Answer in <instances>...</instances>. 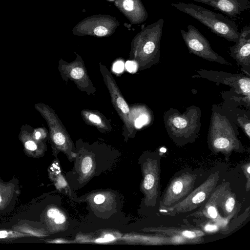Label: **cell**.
I'll use <instances>...</instances> for the list:
<instances>
[{"label": "cell", "mask_w": 250, "mask_h": 250, "mask_svg": "<svg viewBox=\"0 0 250 250\" xmlns=\"http://www.w3.org/2000/svg\"><path fill=\"white\" fill-rule=\"evenodd\" d=\"M1 197H0V203H1Z\"/></svg>", "instance_id": "obj_33"}, {"label": "cell", "mask_w": 250, "mask_h": 250, "mask_svg": "<svg viewBox=\"0 0 250 250\" xmlns=\"http://www.w3.org/2000/svg\"><path fill=\"white\" fill-rule=\"evenodd\" d=\"M124 8L127 11H131L133 9L134 1L133 0H125L123 2Z\"/></svg>", "instance_id": "obj_20"}, {"label": "cell", "mask_w": 250, "mask_h": 250, "mask_svg": "<svg viewBox=\"0 0 250 250\" xmlns=\"http://www.w3.org/2000/svg\"><path fill=\"white\" fill-rule=\"evenodd\" d=\"M94 201L97 204H101L104 202V197L102 194H98L94 197Z\"/></svg>", "instance_id": "obj_25"}, {"label": "cell", "mask_w": 250, "mask_h": 250, "mask_svg": "<svg viewBox=\"0 0 250 250\" xmlns=\"http://www.w3.org/2000/svg\"><path fill=\"white\" fill-rule=\"evenodd\" d=\"M154 184V176L150 174H147L145 178L144 181V187L146 189L151 188Z\"/></svg>", "instance_id": "obj_13"}, {"label": "cell", "mask_w": 250, "mask_h": 250, "mask_svg": "<svg viewBox=\"0 0 250 250\" xmlns=\"http://www.w3.org/2000/svg\"><path fill=\"white\" fill-rule=\"evenodd\" d=\"M25 148L31 151H34L37 149V145L36 143L32 141H28L25 143Z\"/></svg>", "instance_id": "obj_21"}, {"label": "cell", "mask_w": 250, "mask_h": 250, "mask_svg": "<svg viewBox=\"0 0 250 250\" xmlns=\"http://www.w3.org/2000/svg\"><path fill=\"white\" fill-rule=\"evenodd\" d=\"M38 108L47 122L51 138L54 144L65 152L70 150L72 147V142L57 115L52 109L45 105L42 104Z\"/></svg>", "instance_id": "obj_6"}, {"label": "cell", "mask_w": 250, "mask_h": 250, "mask_svg": "<svg viewBox=\"0 0 250 250\" xmlns=\"http://www.w3.org/2000/svg\"><path fill=\"white\" fill-rule=\"evenodd\" d=\"M183 184L179 181L175 182L172 187V190L175 194L180 193L181 192Z\"/></svg>", "instance_id": "obj_18"}, {"label": "cell", "mask_w": 250, "mask_h": 250, "mask_svg": "<svg viewBox=\"0 0 250 250\" xmlns=\"http://www.w3.org/2000/svg\"><path fill=\"white\" fill-rule=\"evenodd\" d=\"M124 69V63L122 61H118L114 63L113 70L116 73H121Z\"/></svg>", "instance_id": "obj_16"}, {"label": "cell", "mask_w": 250, "mask_h": 250, "mask_svg": "<svg viewBox=\"0 0 250 250\" xmlns=\"http://www.w3.org/2000/svg\"><path fill=\"white\" fill-rule=\"evenodd\" d=\"M216 229H217V227L215 225H208L205 227L206 230L209 231H214V230H216Z\"/></svg>", "instance_id": "obj_28"}, {"label": "cell", "mask_w": 250, "mask_h": 250, "mask_svg": "<svg viewBox=\"0 0 250 250\" xmlns=\"http://www.w3.org/2000/svg\"><path fill=\"white\" fill-rule=\"evenodd\" d=\"M125 66L128 71L130 73H133L136 72L138 65L136 62L128 61L126 62Z\"/></svg>", "instance_id": "obj_14"}, {"label": "cell", "mask_w": 250, "mask_h": 250, "mask_svg": "<svg viewBox=\"0 0 250 250\" xmlns=\"http://www.w3.org/2000/svg\"><path fill=\"white\" fill-rule=\"evenodd\" d=\"M180 32L190 53L210 62L231 65L212 50L207 39L194 26L189 24L187 31L180 29Z\"/></svg>", "instance_id": "obj_4"}, {"label": "cell", "mask_w": 250, "mask_h": 250, "mask_svg": "<svg viewBox=\"0 0 250 250\" xmlns=\"http://www.w3.org/2000/svg\"><path fill=\"white\" fill-rule=\"evenodd\" d=\"M35 138L39 139L41 136V133L40 131H36L35 133Z\"/></svg>", "instance_id": "obj_30"}, {"label": "cell", "mask_w": 250, "mask_h": 250, "mask_svg": "<svg viewBox=\"0 0 250 250\" xmlns=\"http://www.w3.org/2000/svg\"><path fill=\"white\" fill-rule=\"evenodd\" d=\"M208 212L210 217L215 218L217 217V213L215 208L213 207H210L208 208Z\"/></svg>", "instance_id": "obj_24"}, {"label": "cell", "mask_w": 250, "mask_h": 250, "mask_svg": "<svg viewBox=\"0 0 250 250\" xmlns=\"http://www.w3.org/2000/svg\"><path fill=\"white\" fill-rule=\"evenodd\" d=\"M81 114L83 120L87 124L96 127L99 130L104 132L110 131L112 129L107 119L98 111L83 110Z\"/></svg>", "instance_id": "obj_11"}, {"label": "cell", "mask_w": 250, "mask_h": 250, "mask_svg": "<svg viewBox=\"0 0 250 250\" xmlns=\"http://www.w3.org/2000/svg\"><path fill=\"white\" fill-rule=\"evenodd\" d=\"M100 70L104 81L110 93L113 105L124 123V129L127 135L131 134L135 129L129 107L125 100L112 75L102 63H99Z\"/></svg>", "instance_id": "obj_3"}, {"label": "cell", "mask_w": 250, "mask_h": 250, "mask_svg": "<svg viewBox=\"0 0 250 250\" xmlns=\"http://www.w3.org/2000/svg\"><path fill=\"white\" fill-rule=\"evenodd\" d=\"M177 9L197 20L211 31L226 40L236 42L239 32L236 23L228 17L193 3H172Z\"/></svg>", "instance_id": "obj_1"}, {"label": "cell", "mask_w": 250, "mask_h": 250, "mask_svg": "<svg viewBox=\"0 0 250 250\" xmlns=\"http://www.w3.org/2000/svg\"><path fill=\"white\" fill-rule=\"evenodd\" d=\"M199 72L201 77L229 85L234 88L235 91L238 94L250 98V79L249 77L204 70H200Z\"/></svg>", "instance_id": "obj_7"}, {"label": "cell", "mask_w": 250, "mask_h": 250, "mask_svg": "<svg viewBox=\"0 0 250 250\" xmlns=\"http://www.w3.org/2000/svg\"><path fill=\"white\" fill-rule=\"evenodd\" d=\"M114 239V237L110 234L106 235L105 236L104 239H101L99 240V242H104V241H110Z\"/></svg>", "instance_id": "obj_27"}, {"label": "cell", "mask_w": 250, "mask_h": 250, "mask_svg": "<svg viewBox=\"0 0 250 250\" xmlns=\"http://www.w3.org/2000/svg\"><path fill=\"white\" fill-rule=\"evenodd\" d=\"M205 197L206 194L205 193L203 192H199L193 197L192 202L195 204L200 203L205 200Z\"/></svg>", "instance_id": "obj_17"}, {"label": "cell", "mask_w": 250, "mask_h": 250, "mask_svg": "<svg viewBox=\"0 0 250 250\" xmlns=\"http://www.w3.org/2000/svg\"><path fill=\"white\" fill-rule=\"evenodd\" d=\"M95 34L98 36H104L107 34V29L103 26H97L94 30Z\"/></svg>", "instance_id": "obj_15"}, {"label": "cell", "mask_w": 250, "mask_h": 250, "mask_svg": "<svg viewBox=\"0 0 250 250\" xmlns=\"http://www.w3.org/2000/svg\"><path fill=\"white\" fill-rule=\"evenodd\" d=\"M8 233L6 231L1 230L0 231V238H5L7 236Z\"/></svg>", "instance_id": "obj_29"}, {"label": "cell", "mask_w": 250, "mask_h": 250, "mask_svg": "<svg viewBox=\"0 0 250 250\" xmlns=\"http://www.w3.org/2000/svg\"><path fill=\"white\" fill-rule=\"evenodd\" d=\"M92 167V161L90 157H85L82 162V170L83 173L87 174L89 172Z\"/></svg>", "instance_id": "obj_12"}, {"label": "cell", "mask_w": 250, "mask_h": 250, "mask_svg": "<svg viewBox=\"0 0 250 250\" xmlns=\"http://www.w3.org/2000/svg\"><path fill=\"white\" fill-rule=\"evenodd\" d=\"M217 9L231 17H236L250 8L249 0H193Z\"/></svg>", "instance_id": "obj_9"}, {"label": "cell", "mask_w": 250, "mask_h": 250, "mask_svg": "<svg viewBox=\"0 0 250 250\" xmlns=\"http://www.w3.org/2000/svg\"><path fill=\"white\" fill-rule=\"evenodd\" d=\"M247 171H248V172L249 173H250V167H248V169H247Z\"/></svg>", "instance_id": "obj_32"}, {"label": "cell", "mask_w": 250, "mask_h": 250, "mask_svg": "<svg viewBox=\"0 0 250 250\" xmlns=\"http://www.w3.org/2000/svg\"><path fill=\"white\" fill-rule=\"evenodd\" d=\"M59 69L64 80L73 81L82 91L88 94H93L96 89L91 81L83 62L75 61L72 62H61Z\"/></svg>", "instance_id": "obj_5"}, {"label": "cell", "mask_w": 250, "mask_h": 250, "mask_svg": "<svg viewBox=\"0 0 250 250\" xmlns=\"http://www.w3.org/2000/svg\"><path fill=\"white\" fill-rule=\"evenodd\" d=\"M167 127L176 131H183L195 128V123L191 120V116L187 114L173 112L167 118Z\"/></svg>", "instance_id": "obj_10"}, {"label": "cell", "mask_w": 250, "mask_h": 250, "mask_svg": "<svg viewBox=\"0 0 250 250\" xmlns=\"http://www.w3.org/2000/svg\"><path fill=\"white\" fill-rule=\"evenodd\" d=\"M164 20H158L146 30L145 41L135 59L140 69L149 67L159 62L160 59V42Z\"/></svg>", "instance_id": "obj_2"}, {"label": "cell", "mask_w": 250, "mask_h": 250, "mask_svg": "<svg viewBox=\"0 0 250 250\" xmlns=\"http://www.w3.org/2000/svg\"><path fill=\"white\" fill-rule=\"evenodd\" d=\"M235 204V200L232 198H229L226 201V208L228 212H231L234 207Z\"/></svg>", "instance_id": "obj_19"}, {"label": "cell", "mask_w": 250, "mask_h": 250, "mask_svg": "<svg viewBox=\"0 0 250 250\" xmlns=\"http://www.w3.org/2000/svg\"><path fill=\"white\" fill-rule=\"evenodd\" d=\"M182 234L185 237L188 238H193L196 236L195 233L194 232L188 230L183 231L182 232Z\"/></svg>", "instance_id": "obj_26"}, {"label": "cell", "mask_w": 250, "mask_h": 250, "mask_svg": "<svg viewBox=\"0 0 250 250\" xmlns=\"http://www.w3.org/2000/svg\"><path fill=\"white\" fill-rule=\"evenodd\" d=\"M65 221V216L60 213L55 218L54 222L57 224H61L64 223Z\"/></svg>", "instance_id": "obj_23"}, {"label": "cell", "mask_w": 250, "mask_h": 250, "mask_svg": "<svg viewBox=\"0 0 250 250\" xmlns=\"http://www.w3.org/2000/svg\"><path fill=\"white\" fill-rule=\"evenodd\" d=\"M60 211L56 208H50L47 212V216L50 218H55L59 213Z\"/></svg>", "instance_id": "obj_22"}, {"label": "cell", "mask_w": 250, "mask_h": 250, "mask_svg": "<svg viewBox=\"0 0 250 250\" xmlns=\"http://www.w3.org/2000/svg\"><path fill=\"white\" fill-rule=\"evenodd\" d=\"M161 150V151L163 152H165L166 151V149L165 148H161V150Z\"/></svg>", "instance_id": "obj_31"}, {"label": "cell", "mask_w": 250, "mask_h": 250, "mask_svg": "<svg viewBox=\"0 0 250 250\" xmlns=\"http://www.w3.org/2000/svg\"><path fill=\"white\" fill-rule=\"evenodd\" d=\"M230 55L250 76V27L245 26L239 32L238 40L230 47Z\"/></svg>", "instance_id": "obj_8"}]
</instances>
